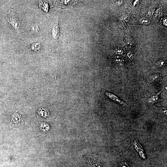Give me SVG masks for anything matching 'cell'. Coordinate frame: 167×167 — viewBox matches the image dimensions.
I'll use <instances>...</instances> for the list:
<instances>
[{"label": "cell", "mask_w": 167, "mask_h": 167, "mask_svg": "<svg viewBox=\"0 0 167 167\" xmlns=\"http://www.w3.org/2000/svg\"><path fill=\"white\" fill-rule=\"evenodd\" d=\"M81 163L82 167H105L104 161L95 154L84 156Z\"/></svg>", "instance_id": "cell-1"}, {"label": "cell", "mask_w": 167, "mask_h": 167, "mask_svg": "<svg viewBox=\"0 0 167 167\" xmlns=\"http://www.w3.org/2000/svg\"><path fill=\"white\" fill-rule=\"evenodd\" d=\"M6 18L8 22L16 31H18L19 26L20 25V21L15 13H11L7 15Z\"/></svg>", "instance_id": "cell-2"}, {"label": "cell", "mask_w": 167, "mask_h": 167, "mask_svg": "<svg viewBox=\"0 0 167 167\" xmlns=\"http://www.w3.org/2000/svg\"><path fill=\"white\" fill-rule=\"evenodd\" d=\"M161 79V76L159 74H152L151 76L148 77L146 79L145 81L148 82V84H153L154 83L160 81Z\"/></svg>", "instance_id": "cell-3"}, {"label": "cell", "mask_w": 167, "mask_h": 167, "mask_svg": "<svg viewBox=\"0 0 167 167\" xmlns=\"http://www.w3.org/2000/svg\"><path fill=\"white\" fill-rule=\"evenodd\" d=\"M104 94L108 98L116 102V103H118L121 105H126V103L124 101L115 95L106 91L104 92Z\"/></svg>", "instance_id": "cell-4"}, {"label": "cell", "mask_w": 167, "mask_h": 167, "mask_svg": "<svg viewBox=\"0 0 167 167\" xmlns=\"http://www.w3.org/2000/svg\"><path fill=\"white\" fill-rule=\"evenodd\" d=\"M117 162L119 167H132L122 157H118Z\"/></svg>", "instance_id": "cell-5"}, {"label": "cell", "mask_w": 167, "mask_h": 167, "mask_svg": "<svg viewBox=\"0 0 167 167\" xmlns=\"http://www.w3.org/2000/svg\"><path fill=\"white\" fill-rule=\"evenodd\" d=\"M59 29L57 23L54 25L52 31V35L53 38L57 40L59 37Z\"/></svg>", "instance_id": "cell-6"}, {"label": "cell", "mask_w": 167, "mask_h": 167, "mask_svg": "<svg viewBox=\"0 0 167 167\" xmlns=\"http://www.w3.org/2000/svg\"><path fill=\"white\" fill-rule=\"evenodd\" d=\"M157 94L156 95L151 97L148 99V104L150 105L156 103L157 101L159 100L160 94Z\"/></svg>", "instance_id": "cell-7"}, {"label": "cell", "mask_w": 167, "mask_h": 167, "mask_svg": "<svg viewBox=\"0 0 167 167\" xmlns=\"http://www.w3.org/2000/svg\"><path fill=\"white\" fill-rule=\"evenodd\" d=\"M31 30L32 32L35 34H38L40 31L39 27L35 25L32 26Z\"/></svg>", "instance_id": "cell-8"}, {"label": "cell", "mask_w": 167, "mask_h": 167, "mask_svg": "<svg viewBox=\"0 0 167 167\" xmlns=\"http://www.w3.org/2000/svg\"><path fill=\"white\" fill-rule=\"evenodd\" d=\"M40 2V5L43 10L45 11H48V4L45 2Z\"/></svg>", "instance_id": "cell-9"}, {"label": "cell", "mask_w": 167, "mask_h": 167, "mask_svg": "<svg viewBox=\"0 0 167 167\" xmlns=\"http://www.w3.org/2000/svg\"><path fill=\"white\" fill-rule=\"evenodd\" d=\"M40 47V45L39 43H35L33 44L31 46V48L34 51H37L39 50Z\"/></svg>", "instance_id": "cell-10"}, {"label": "cell", "mask_w": 167, "mask_h": 167, "mask_svg": "<svg viewBox=\"0 0 167 167\" xmlns=\"http://www.w3.org/2000/svg\"><path fill=\"white\" fill-rule=\"evenodd\" d=\"M164 62L163 61H160L158 62L157 66H159L161 67L164 65Z\"/></svg>", "instance_id": "cell-11"}, {"label": "cell", "mask_w": 167, "mask_h": 167, "mask_svg": "<svg viewBox=\"0 0 167 167\" xmlns=\"http://www.w3.org/2000/svg\"><path fill=\"white\" fill-rule=\"evenodd\" d=\"M127 56L129 58H130L131 57L132 54L130 53H128Z\"/></svg>", "instance_id": "cell-12"}, {"label": "cell", "mask_w": 167, "mask_h": 167, "mask_svg": "<svg viewBox=\"0 0 167 167\" xmlns=\"http://www.w3.org/2000/svg\"><path fill=\"white\" fill-rule=\"evenodd\" d=\"M165 23H164V24L166 25H167V20L166 19L164 21Z\"/></svg>", "instance_id": "cell-13"}]
</instances>
